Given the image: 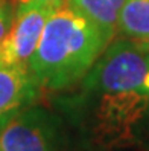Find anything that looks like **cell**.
Listing matches in <instances>:
<instances>
[{"label":"cell","mask_w":149,"mask_h":151,"mask_svg":"<svg viewBox=\"0 0 149 151\" xmlns=\"http://www.w3.org/2000/svg\"><path fill=\"white\" fill-rule=\"evenodd\" d=\"M108 43L94 23L64 3L50 12L28 70L41 90H66L81 83Z\"/></svg>","instance_id":"6da1fadb"},{"label":"cell","mask_w":149,"mask_h":151,"mask_svg":"<svg viewBox=\"0 0 149 151\" xmlns=\"http://www.w3.org/2000/svg\"><path fill=\"white\" fill-rule=\"evenodd\" d=\"M149 105L145 88L123 92H84L66 102L84 144L96 151L140 147Z\"/></svg>","instance_id":"7a4b0ae2"},{"label":"cell","mask_w":149,"mask_h":151,"mask_svg":"<svg viewBox=\"0 0 149 151\" xmlns=\"http://www.w3.org/2000/svg\"><path fill=\"white\" fill-rule=\"evenodd\" d=\"M148 72L149 41L120 37L108 43L79 84L84 92L134 90L142 88Z\"/></svg>","instance_id":"3957f363"},{"label":"cell","mask_w":149,"mask_h":151,"mask_svg":"<svg viewBox=\"0 0 149 151\" xmlns=\"http://www.w3.org/2000/svg\"><path fill=\"white\" fill-rule=\"evenodd\" d=\"M64 144L63 121L38 105L0 122V151H64Z\"/></svg>","instance_id":"277c9868"},{"label":"cell","mask_w":149,"mask_h":151,"mask_svg":"<svg viewBox=\"0 0 149 151\" xmlns=\"http://www.w3.org/2000/svg\"><path fill=\"white\" fill-rule=\"evenodd\" d=\"M52 11V8L40 3L17 6L11 29L0 43V64L28 67Z\"/></svg>","instance_id":"5b68a950"},{"label":"cell","mask_w":149,"mask_h":151,"mask_svg":"<svg viewBox=\"0 0 149 151\" xmlns=\"http://www.w3.org/2000/svg\"><path fill=\"white\" fill-rule=\"evenodd\" d=\"M40 93L41 88L28 67L0 64V122L34 105Z\"/></svg>","instance_id":"8992f818"},{"label":"cell","mask_w":149,"mask_h":151,"mask_svg":"<svg viewBox=\"0 0 149 151\" xmlns=\"http://www.w3.org/2000/svg\"><path fill=\"white\" fill-rule=\"evenodd\" d=\"M126 0H66L76 12L88 19L110 41L114 38L119 15Z\"/></svg>","instance_id":"52a82bcc"},{"label":"cell","mask_w":149,"mask_h":151,"mask_svg":"<svg viewBox=\"0 0 149 151\" xmlns=\"http://www.w3.org/2000/svg\"><path fill=\"white\" fill-rule=\"evenodd\" d=\"M116 34L135 41H149V0H126Z\"/></svg>","instance_id":"ba28073f"},{"label":"cell","mask_w":149,"mask_h":151,"mask_svg":"<svg viewBox=\"0 0 149 151\" xmlns=\"http://www.w3.org/2000/svg\"><path fill=\"white\" fill-rule=\"evenodd\" d=\"M14 20V6L9 0H0V43L9 32Z\"/></svg>","instance_id":"9c48e42d"},{"label":"cell","mask_w":149,"mask_h":151,"mask_svg":"<svg viewBox=\"0 0 149 151\" xmlns=\"http://www.w3.org/2000/svg\"><path fill=\"white\" fill-rule=\"evenodd\" d=\"M140 147L146 151H149V105H148V113H146V119H145V125H143L142 144H140Z\"/></svg>","instance_id":"30bf717a"},{"label":"cell","mask_w":149,"mask_h":151,"mask_svg":"<svg viewBox=\"0 0 149 151\" xmlns=\"http://www.w3.org/2000/svg\"><path fill=\"white\" fill-rule=\"evenodd\" d=\"M20 3H40V5H44V6H49L52 9L61 6L66 3V0H19Z\"/></svg>","instance_id":"8fae6325"}]
</instances>
